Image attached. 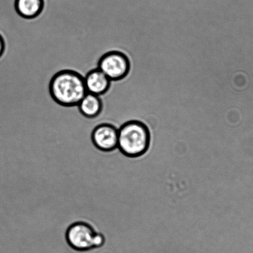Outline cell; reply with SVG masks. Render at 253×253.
Masks as SVG:
<instances>
[{
  "mask_svg": "<svg viewBox=\"0 0 253 253\" xmlns=\"http://www.w3.org/2000/svg\"><path fill=\"white\" fill-rule=\"evenodd\" d=\"M49 92L58 105L76 107L88 93L84 76L72 70H63L54 74L49 84Z\"/></svg>",
  "mask_w": 253,
  "mask_h": 253,
  "instance_id": "cell-1",
  "label": "cell"
},
{
  "mask_svg": "<svg viewBox=\"0 0 253 253\" xmlns=\"http://www.w3.org/2000/svg\"><path fill=\"white\" fill-rule=\"evenodd\" d=\"M150 130L145 124L137 120L126 121L118 128V148L130 158H138L150 147Z\"/></svg>",
  "mask_w": 253,
  "mask_h": 253,
  "instance_id": "cell-2",
  "label": "cell"
},
{
  "mask_svg": "<svg viewBox=\"0 0 253 253\" xmlns=\"http://www.w3.org/2000/svg\"><path fill=\"white\" fill-rule=\"evenodd\" d=\"M66 240L71 249L80 253L96 251L101 249L105 243L102 235L97 234L91 225L82 222L69 227Z\"/></svg>",
  "mask_w": 253,
  "mask_h": 253,
  "instance_id": "cell-3",
  "label": "cell"
},
{
  "mask_svg": "<svg viewBox=\"0 0 253 253\" xmlns=\"http://www.w3.org/2000/svg\"><path fill=\"white\" fill-rule=\"evenodd\" d=\"M98 68L111 82L122 81L127 77L131 69L130 59L123 52L113 50L103 54L99 59Z\"/></svg>",
  "mask_w": 253,
  "mask_h": 253,
  "instance_id": "cell-4",
  "label": "cell"
},
{
  "mask_svg": "<svg viewBox=\"0 0 253 253\" xmlns=\"http://www.w3.org/2000/svg\"><path fill=\"white\" fill-rule=\"evenodd\" d=\"M93 140L96 147L103 151H111L118 148V129L110 124L96 126L93 133Z\"/></svg>",
  "mask_w": 253,
  "mask_h": 253,
  "instance_id": "cell-5",
  "label": "cell"
},
{
  "mask_svg": "<svg viewBox=\"0 0 253 253\" xmlns=\"http://www.w3.org/2000/svg\"><path fill=\"white\" fill-rule=\"evenodd\" d=\"M84 78L88 93L101 96L105 95L111 87V81L98 68L89 71Z\"/></svg>",
  "mask_w": 253,
  "mask_h": 253,
  "instance_id": "cell-6",
  "label": "cell"
},
{
  "mask_svg": "<svg viewBox=\"0 0 253 253\" xmlns=\"http://www.w3.org/2000/svg\"><path fill=\"white\" fill-rule=\"evenodd\" d=\"M45 0H14V8L22 18H36L43 12Z\"/></svg>",
  "mask_w": 253,
  "mask_h": 253,
  "instance_id": "cell-7",
  "label": "cell"
},
{
  "mask_svg": "<svg viewBox=\"0 0 253 253\" xmlns=\"http://www.w3.org/2000/svg\"><path fill=\"white\" fill-rule=\"evenodd\" d=\"M78 109L84 117L89 119L98 117L103 110V101L101 96L87 93L79 103Z\"/></svg>",
  "mask_w": 253,
  "mask_h": 253,
  "instance_id": "cell-8",
  "label": "cell"
},
{
  "mask_svg": "<svg viewBox=\"0 0 253 253\" xmlns=\"http://www.w3.org/2000/svg\"><path fill=\"white\" fill-rule=\"evenodd\" d=\"M5 50H6V43L3 37L0 34V58H1L4 55Z\"/></svg>",
  "mask_w": 253,
  "mask_h": 253,
  "instance_id": "cell-9",
  "label": "cell"
}]
</instances>
